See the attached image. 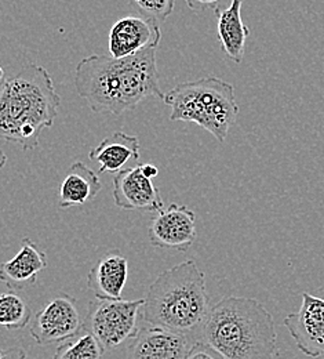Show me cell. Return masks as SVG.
<instances>
[{"mask_svg": "<svg viewBox=\"0 0 324 359\" xmlns=\"http://www.w3.org/2000/svg\"><path fill=\"white\" fill-rule=\"evenodd\" d=\"M185 359H227L223 354H220L216 348L207 344L203 340H197L192 344L189 353L186 354Z\"/></svg>", "mask_w": 324, "mask_h": 359, "instance_id": "44dd1931", "label": "cell"}, {"mask_svg": "<svg viewBox=\"0 0 324 359\" xmlns=\"http://www.w3.org/2000/svg\"><path fill=\"white\" fill-rule=\"evenodd\" d=\"M163 101L171 108L170 121L193 122L220 142L227 140L239 115L233 86L216 76L180 83L164 94Z\"/></svg>", "mask_w": 324, "mask_h": 359, "instance_id": "5b68a950", "label": "cell"}, {"mask_svg": "<svg viewBox=\"0 0 324 359\" xmlns=\"http://www.w3.org/2000/svg\"><path fill=\"white\" fill-rule=\"evenodd\" d=\"M61 97L46 68L27 64L0 91V138L35 149L58 114Z\"/></svg>", "mask_w": 324, "mask_h": 359, "instance_id": "3957f363", "label": "cell"}, {"mask_svg": "<svg viewBox=\"0 0 324 359\" xmlns=\"http://www.w3.org/2000/svg\"><path fill=\"white\" fill-rule=\"evenodd\" d=\"M6 82H7V79H6V72H4V69L0 67V91L3 89V86L6 85Z\"/></svg>", "mask_w": 324, "mask_h": 359, "instance_id": "cb8c5ba5", "label": "cell"}, {"mask_svg": "<svg viewBox=\"0 0 324 359\" xmlns=\"http://www.w3.org/2000/svg\"><path fill=\"white\" fill-rule=\"evenodd\" d=\"M0 359H28L27 353L21 347L0 348Z\"/></svg>", "mask_w": 324, "mask_h": 359, "instance_id": "7402d4cb", "label": "cell"}, {"mask_svg": "<svg viewBox=\"0 0 324 359\" xmlns=\"http://www.w3.org/2000/svg\"><path fill=\"white\" fill-rule=\"evenodd\" d=\"M210 310L206 275L193 260H186L163 271L152 282L143 299L142 318L146 325L164 327L197 341Z\"/></svg>", "mask_w": 324, "mask_h": 359, "instance_id": "7a4b0ae2", "label": "cell"}, {"mask_svg": "<svg viewBox=\"0 0 324 359\" xmlns=\"http://www.w3.org/2000/svg\"><path fill=\"white\" fill-rule=\"evenodd\" d=\"M196 215L188 206L171 203L152 219L148 238L152 246L186 252L196 239Z\"/></svg>", "mask_w": 324, "mask_h": 359, "instance_id": "ba28073f", "label": "cell"}, {"mask_svg": "<svg viewBox=\"0 0 324 359\" xmlns=\"http://www.w3.org/2000/svg\"><path fill=\"white\" fill-rule=\"evenodd\" d=\"M152 180L145 175L142 165L118 172L112 180L115 205L125 210L160 212L164 202L159 188Z\"/></svg>", "mask_w": 324, "mask_h": 359, "instance_id": "30bf717a", "label": "cell"}, {"mask_svg": "<svg viewBox=\"0 0 324 359\" xmlns=\"http://www.w3.org/2000/svg\"><path fill=\"white\" fill-rule=\"evenodd\" d=\"M195 341L177 332L146 325L127 348V359H185Z\"/></svg>", "mask_w": 324, "mask_h": 359, "instance_id": "7c38bea8", "label": "cell"}, {"mask_svg": "<svg viewBox=\"0 0 324 359\" xmlns=\"http://www.w3.org/2000/svg\"><path fill=\"white\" fill-rule=\"evenodd\" d=\"M244 0H232L230 7H216L217 31L221 48L225 55L236 64H240L244 57V47L250 29L241 20V3Z\"/></svg>", "mask_w": 324, "mask_h": 359, "instance_id": "e0dca14e", "label": "cell"}, {"mask_svg": "<svg viewBox=\"0 0 324 359\" xmlns=\"http://www.w3.org/2000/svg\"><path fill=\"white\" fill-rule=\"evenodd\" d=\"M31 318L32 310L24 296L14 290L0 293V326L8 330L22 329L31 322Z\"/></svg>", "mask_w": 324, "mask_h": 359, "instance_id": "ac0fdd59", "label": "cell"}, {"mask_svg": "<svg viewBox=\"0 0 324 359\" xmlns=\"http://www.w3.org/2000/svg\"><path fill=\"white\" fill-rule=\"evenodd\" d=\"M105 348L92 333H86L72 341H64L55 350L52 359H102Z\"/></svg>", "mask_w": 324, "mask_h": 359, "instance_id": "d6986e66", "label": "cell"}, {"mask_svg": "<svg viewBox=\"0 0 324 359\" xmlns=\"http://www.w3.org/2000/svg\"><path fill=\"white\" fill-rule=\"evenodd\" d=\"M283 323L304 355L311 358L324 355V299L302 293L300 311L287 315Z\"/></svg>", "mask_w": 324, "mask_h": 359, "instance_id": "9c48e42d", "label": "cell"}, {"mask_svg": "<svg viewBox=\"0 0 324 359\" xmlns=\"http://www.w3.org/2000/svg\"><path fill=\"white\" fill-rule=\"evenodd\" d=\"M185 3L192 10L199 11V10H204V8L218 7L217 4L220 3V0H185Z\"/></svg>", "mask_w": 324, "mask_h": 359, "instance_id": "603a6c76", "label": "cell"}, {"mask_svg": "<svg viewBox=\"0 0 324 359\" xmlns=\"http://www.w3.org/2000/svg\"><path fill=\"white\" fill-rule=\"evenodd\" d=\"M160 39L162 31L157 21L143 15H127L116 21L111 28L108 48L113 58H126L157 47Z\"/></svg>", "mask_w": 324, "mask_h": 359, "instance_id": "8fae6325", "label": "cell"}, {"mask_svg": "<svg viewBox=\"0 0 324 359\" xmlns=\"http://www.w3.org/2000/svg\"><path fill=\"white\" fill-rule=\"evenodd\" d=\"M101 189L102 182L93 169L83 162H75L59 184L58 206L62 209L82 206L94 201Z\"/></svg>", "mask_w": 324, "mask_h": 359, "instance_id": "2e32d148", "label": "cell"}, {"mask_svg": "<svg viewBox=\"0 0 324 359\" xmlns=\"http://www.w3.org/2000/svg\"><path fill=\"white\" fill-rule=\"evenodd\" d=\"M142 306L143 299H94L89 303L85 329L101 343L105 351L115 350L137 334Z\"/></svg>", "mask_w": 324, "mask_h": 359, "instance_id": "8992f818", "label": "cell"}, {"mask_svg": "<svg viewBox=\"0 0 324 359\" xmlns=\"http://www.w3.org/2000/svg\"><path fill=\"white\" fill-rule=\"evenodd\" d=\"M6 162H7V156H6V154L0 149V170L4 168Z\"/></svg>", "mask_w": 324, "mask_h": 359, "instance_id": "d4e9b609", "label": "cell"}, {"mask_svg": "<svg viewBox=\"0 0 324 359\" xmlns=\"http://www.w3.org/2000/svg\"><path fill=\"white\" fill-rule=\"evenodd\" d=\"M129 278V262L119 252L102 256L87 275V286L95 299H122Z\"/></svg>", "mask_w": 324, "mask_h": 359, "instance_id": "5bb4252c", "label": "cell"}, {"mask_svg": "<svg viewBox=\"0 0 324 359\" xmlns=\"http://www.w3.org/2000/svg\"><path fill=\"white\" fill-rule=\"evenodd\" d=\"M83 329L85 319L76 300L59 293L35 315L29 333L38 346H51L78 337Z\"/></svg>", "mask_w": 324, "mask_h": 359, "instance_id": "52a82bcc", "label": "cell"}, {"mask_svg": "<svg viewBox=\"0 0 324 359\" xmlns=\"http://www.w3.org/2000/svg\"><path fill=\"white\" fill-rule=\"evenodd\" d=\"M48 266L46 252L32 239L24 238L18 253L0 264V282L10 290L20 292L36 283L38 275Z\"/></svg>", "mask_w": 324, "mask_h": 359, "instance_id": "4fadbf2b", "label": "cell"}, {"mask_svg": "<svg viewBox=\"0 0 324 359\" xmlns=\"http://www.w3.org/2000/svg\"><path fill=\"white\" fill-rule=\"evenodd\" d=\"M200 340L227 359H274L279 354L274 316L255 299L220 300L210 310Z\"/></svg>", "mask_w": 324, "mask_h": 359, "instance_id": "277c9868", "label": "cell"}, {"mask_svg": "<svg viewBox=\"0 0 324 359\" xmlns=\"http://www.w3.org/2000/svg\"><path fill=\"white\" fill-rule=\"evenodd\" d=\"M89 155L93 162L99 165L98 173H118L139 162V137L115 132L102 140Z\"/></svg>", "mask_w": 324, "mask_h": 359, "instance_id": "9a60e30c", "label": "cell"}, {"mask_svg": "<svg viewBox=\"0 0 324 359\" xmlns=\"http://www.w3.org/2000/svg\"><path fill=\"white\" fill-rule=\"evenodd\" d=\"M139 13L157 22H163L174 11L176 0H132Z\"/></svg>", "mask_w": 324, "mask_h": 359, "instance_id": "ffe728a7", "label": "cell"}, {"mask_svg": "<svg viewBox=\"0 0 324 359\" xmlns=\"http://www.w3.org/2000/svg\"><path fill=\"white\" fill-rule=\"evenodd\" d=\"M157 47L126 58L92 54L75 69V88L94 114L122 115L146 97L164 98L156 65Z\"/></svg>", "mask_w": 324, "mask_h": 359, "instance_id": "6da1fadb", "label": "cell"}]
</instances>
